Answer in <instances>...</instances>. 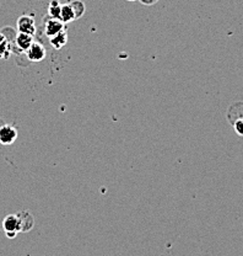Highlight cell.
Instances as JSON below:
<instances>
[{
  "label": "cell",
  "mask_w": 243,
  "mask_h": 256,
  "mask_svg": "<svg viewBox=\"0 0 243 256\" xmlns=\"http://www.w3.org/2000/svg\"><path fill=\"white\" fill-rule=\"evenodd\" d=\"M2 228H4L5 234L7 238L12 239L17 236L18 232H21L20 220H18L17 214H9L4 220H2Z\"/></svg>",
  "instance_id": "1"
},
{
  "label": "cell",
  "mask_w": 243,
  "mask_h": 256,
  "mask_svg": "<svg viewBox=\"0 0 243 256\" xmlns=\"http://www.w3.org/2000/svg\"><path fill=\"white\" fill-rule=\"evenodd\" d=\"M17 138V130L10 124H4L0 127V143L4 146H10Z\"/></svg>",
  "instance_id": "2"
},
{
  "label": "cell",
  "mask_w": 243,
  "mask_h": 256,
  "mask_svg": "<svg viewBox=\"0 0 243 256\" xmlns=\"http://www.w3.org/2000/svg\"><path fill=\"white\" fill-rule=\"evenodd\" d=\"M17 30L22 34H34L36 32V25H34L33 18L30 15L20 16L17 20Z\"/></svg>",
  "instance_id": "3"
},
{
  "label": "cell",
  "mask_w": 243,
  "mask_h": 256,
  "mask_svg": "<svg viewBox=\"0 0 243 256\" xmlns=\"http://www.w3.org/2000/svg\"><path fill=\"white\" fill-rule=\"evenodd\" d=\"M27 56L28 60H32V62H39V60H44V57H46V48L38 42H33L27 50Z\"/></svg>",
  "instance_id": "4"
},
{
  "label": "cell",
  "mask_w": 243,
  "mask_h": 256,
  "mask_svg": "<svg viewBox=\"0 0 243 256\" xmlns=\"http://www.w3.org/2000/svg\"><path fill=\"white\" fill-rule=\"evenodd\" d=\"M44 30H46V34L48 37H53L54 34H59L60 31L64 30V22L60 18H49L46 21V25H44Z\"/></svg>",
  "instance_id": "5"
},
{
  "label": "cell",
  "mask_w": 243,
  "mask_h": 256,
  "mask_svg": "<svg viewBox=\"0 0 243 256\" xmlns=\"http://www.w3.org/2000/svg\"><path fill=\"white\" fill-rule=\"evenodd\" d=\"M17 217L18 220H20L21 232H28L33 228V216H32L28 210H21V212L17 213Z\"/></svg>",
  "instance_id": "6"
},
{
  "label": "cell",
  "mask_w": 243,
  "mask_h": 256,
  "mask_svg": "<svg viewBox=\"0 0 243 256\" xmlns=\"http://www.w3.org/2000/svg\"><path fill=\"white\" fill-rule=\"evenodd\" d=\"M33 44V38H32V34H20L16 36V44L20 50H27L28 48L31 47V44Z\"/></svg>",
  "instance_id": "7"
},
{
  "label": "cell",
  "mask_w": 243,
  "mask_h": 256,
  "mask_svg": "<svg viewBox=\"0 0 243 256\" xmlns=\"http://www.w3.org/2000/svg\"><path fill=\"white\" fill-rule=\"evenodd\" d=\"M60 20L63 21L64 24L70 22V21L76 20L75 14H74V10L71 8V5L69 4H61V10H60Z\"/></svg>",
  "instance_id": "8"
},
{
  "label": "cell",
  "mask_w": 243,
  "mask_h": 256,
  "mask_svg": "<svg viewBox=\"0 0 243 256\" xmlns=\"http://www.w3.org/2000/svg\"><path fill=\"white\" fill-rule=\"evenodd\" d=\"M66 42H68V34H66L65 30L60 31L59 34L50 37V44H52L54 48H57V50H59V48L65 46Z\"/></svg>",
  "instance_id": "9"
},
{
  "label": "cell",
  "mask_w": 243,
  "mask_h": 256,
  "mask_svg": "<svg viewBox=\"0 0 243 256\" xmlns=\"http://www.w3.org/2000/svg\"><path fill=\"white\" fill-rule=\"evenodd\" d=\"M60 10H61V4L59 0H50L49 6H48V14H49L50 18H59Z\"/></svg>",
  "instance_id": "10"
},
{
  "label": "cell",
  "mask_w": 243,
  "mask_h": 256,
  "mask_svg": "<svg viewBox=\"0 0 243 256\" xmlns=\"http://www.w3.org/2000/svg\"><path fill=\"white\" fill-rule=\"evenodd\" d=\"M69 4H70L71 8H73L74 14H75L76 18H81V16L84 15V12H85V4H84V2H80V0H73V2H70Z\"/></svg>",
  "instance_id": "11"
},
{
  "label": "cell",
  "mask_w": 243,
  "mask_h": 256,
  "mask_svg": "<svg viewBox=\"0 0 243 256\" xmlns=\"http://www.w3.org/2000/svg\"><path fill=\"white\" fill-rule=\"evenodd\" d=\"M9 54V41L2 34H0V58H6Z\"/></svg>",
  "instance_id": "12"
},
{
  "label": "cell",
  "mask_w": 243,
  "mask_h": 256,
  "mask_svg": "<svg viewBox=\"0 0 243 256\" xmlns=\"http://www.w3.org/2000/svg\"><path fill=\"white\" fill-rule=\"evenodd\" d=\"M234 127L237 134L242 136L243 137V117H241V118H237L236 121L234 122Z\"/></svg>",
  "instance_id": "13"
},
{
  "label": "cell",
  "mask_w": 243,
  "mask_h": 256,
  "mask_svg": "<svg viewBox=\"0 0 243 256\" xmlns=\"http://www.w3.org/2000/svg\"><path fill=\"white\" fill-rule=\"evenodd\" d=\"M157 2H159V0H140L141 4H144V5H154V4H156Z\"/></svg>",
  "instance_id": "14"
},
{
  "label": "cell",
  "mask_w": 243,
  "mask_h": 256,
  "mask_svg": "<svg viewBox=\"0 0 243 256\" xmlns=\"http://www.w3.org/2000/svg\"><path fill=\"white\" fill-rule=\"evenodd\" d=\"M128 2H135V0H128Z\"/></svg>",
  "instance_id": "15"
}]
</instances>
